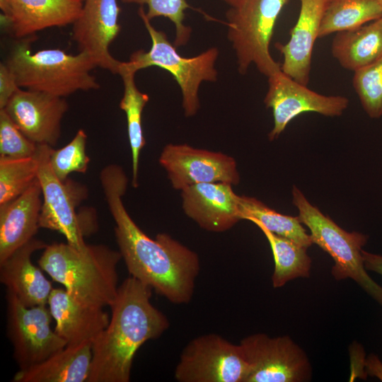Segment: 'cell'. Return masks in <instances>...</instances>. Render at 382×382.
<instances>
[{"instance_id": "6da1fadb", "label": "cell", "mask_w": 382, "mask_h": 382, "mask_svg": "<svg viewBox=\"0 0 382 382\" xmlns=\"http://www.w3.org/2000/svg\"><path fill=\"white\" fill-rule=\"evenodd\" d=\"M100 180L115 222L119 251L130 276L173 303H189L200 271L197 254L167 233L153 239L135 224L122 202L128 179L122 167L107 166Z\"/></svg>"}, {"instance_id": "7a4b0ae2", "label": "cell", "mask_w": 382, "mask_h": 382, "mask_svg": "<svg viewBox=\"0 0 382 382\" xmlns=\"http://www.w3.org/2000/svg\"><path fill=\"white\" fill-rule=\"evenodd\" d=\"M152 290L132 276L119 286L109 323L92 343L87 382H129L137 350L168 329L167 316L151 302Z\"/></svg>"}, {"instance_id": "3957f363", "label": "cell", "mask_w": 382, "mask_h": 382, "mask_svg": "<svg viewBox=\"0 0 382 382\" xmlns=\"http://www.w3.org/2000/svg\"><path fill=\"white\" fill-rule=\"evenodd\" d=\"M120 251L105 245L78 249L67 242L47 245L38 260L40 267L62 284L77 300L93 306H110L119 286Z\"/></svg>"}, {"instance_id": "277c9868", "label": "cell", "mask_w": 382, "mask_h": 382, "mask_svg": "<svg viewBox=\"0 0 382 382\" xmlns=\"http://www.w3.org/2000/svg\"><path fill=\"white\" fill-rule=\"evenodd\" d=\"M35 40H17L5 62L21 88L62 98L100 88L91 74L96 65L87 53L71 54L58 48L33 52Z\"/></svg>"}, {"instance_id": "5b68a950", "label": "cell", "mask_w": 382, "mask_h": 382, "mask_svg": "<svg viewBox=\"0 0 382 382\" xmlns=\"http://www.w3.org/2000/svg\"><path fill=\"white\" fill-rule=\"evenodd\" d=\"M292 203L300 221L308 227L313 243L328 253L334 260L331 274L336 280L351 279L382 306V286L368 274L361 250L369 236L359 231H347L337 225L318 207L312 204L295 185L291 190Z\"/></svg>"}, {"instance_id": "8992f818", "label": "cell", "mask_w": 382, "mask_h": 382, "mask_svg": "<svg viewBox=\"0 0 382 382\" xmlns=\"http://www.w3.org/2000/svg\"><path fill=\"white\" fill-rule=\"evenodd\" d=\"M138 14L146 28L151 47L148 52L139 50L132 54L125 66L136 73L149 66H158L173 76L182 93V105L186 117L194 116L199 108V89L204 81L214 82L218 72L215 67L219 50L211 47L192 57H184L168 40L166 33L156 29L142 6Z\"/></svg>"}, {"instance_id": "52a82bcc", "label": "cell", "mask_w": 382, "mask_h": 382, "mask_svg": "<svg viewBox=\"0 0 382 382\" xmlns=\"http://www.w3.org/2000/svg\"><path fill=\"white\" fill-rule=\"evenodd\" d=\"M289 1L243 0L226 12L227 37L241 74L253 64L267 77L281 70L270 54V44L278 16Z\"/></svg>"}, {"instance_id": "ba28073f", "label": "cell", "mask_w": 382, "mask_h": 382, "mask_svg": "<svg viewBox=\"0 0 382 382\" xmlns=\"http://www.w3.org/2000/svg\"><path fill=\"white\" fill-rule=\"evenodd\" d=\"M52 149L47 144H37L35 153L43 197L39 226L62 233L69 244L83 249L87 245L84 237L96 227L93 218H85L75 210L86 192L81 185L68 180L62 182L56 176L50 163Z\"/></svg>"}, {"instance_id": "9c48e42d", "label": "cell", "mask_w": 382, "mask_h": 382, "mask_svg": "<svg viewBox=\"0 0 382 382\" xmlns=\"http://www.w3.org/2000/svg\"><path fill=\"white\" fill-rule=\"evenodd\" d=\"M248 364L239 344L216 333L198 336L182 351L174 377L179 382H245Z\"/></svg>"}, {"instance_id": "30bf717a", "label": "cell", "mask_w": 382, "mask_h": 382, "mask_svg": "<svg viewBox=\"0 0 382 382\" xmlns=\"http://www.w3.org/2000/svg\"><path fill=\"white\" fill-rule=\"evenodd\" d=\"M6 331L20 370L46 360L66 346L51 328L53 318L46 306L27 307L6 290Z\"/></svg>"}, {"instance_id": "8fae6325", "label": "cell", "mask_w": 382, "mask_h": 382, "mask_svg": "<svg viewBox=\"0 0 382 382\" xmlns=\"http://www.w3.org/2000/svg\"><path fill=\"white\" fill-rule=\"evenodd\" d=\"M239 345L248 366L245 382L311 381L310 360L289 336L255 333L242 339Z\"/></svg>"}, {"instance_id": "7c38bea8", "label": "cell", "mask_w": 382, "mask_h": 382, "mask_svg": "<svg viewBox=\"0 0 382 382\" xmlns=\"http://www.w3.org/2000/svg\"><path fill=\"white\" fill-rule=\"evenodd\" d=\"M268 78V89L264 98L272 109L274 126L268 134L270 141L277 139L288 124L304 112H316L325 117H338L349 105L343 96H325L309 89L286 75L282 70Z\"/></svg>"}, {"instance_id": "4fadbf2b", "label": "cell", "mask_w": 382, "mask_h": 382, "mask_svg": "<svg viewBox=\"0 0 382 382\" xmlns=\"http://www.w3.org/2000/svg\"><path fill=\"white\" fill-rule=\"evenodd\" d=\"M159 163L166 170L173 187L176 190L205 183L236 185L240 181L233 158L187 144H167L161 151Z\"/></svg>"}, {"instance_id": "5bb4252c", "label": "cell", "mask_w": 382, "mask_h": 382, "mask_svg": "<svg viewBox=\"0 0 382 382\" xmlns=\"http://www.w3.org/2000/svg\"><path fill=\"white\" fill-rule=\"evenodd\" d=\"M120 11L117 0H83L81 14L72 24L71 36L79 51L87 53L96 67L113 74H118L122 62L110 52L120 32Z\"/></svg>"}, {"instance_id": "9a60e30c", "label": "cell", "mask_w": 382, "mask_h": 382, "mask_svg": "<svg viewBox=\"0 0 382 382\" xmlns=\"http://www.w3.org/2000/svg\"><path fill=\"white\" fill-rule=\"evenodd\" d=\"M69 108L64 98L20 88L4 108L18 129L37 144L55 146Z\"/></svg>"}, {"instance_id": "2e32d148", "label": "cell", "mask_w": 382, "mask_h": 382, "mask_svg": "<svg viewBox=\"0 0 382 382\" xmlns=\"http://www.w3.org/2000/svg\"><path fill=\"white\" fill-rule=\"evenodd\" d=\"M83 4V0H0L1 21L12 37L21 40L73 24Z\"/></svg>"}, {"instance_id": "e0dca14e", "label": "cell", "mask_w": 382, "mask_h": 382, "mask_svg": "<svg viewBox=\"0 0 382 382\" xmlns=\"http://www.w3.org/2000/svg\"><path fill=\"white\" fill-rule=\"evenodd\" d=\"M181 196L185 214L206 231L224 232L243 220L239 195L231 184H195L182 190Z\"/></svg>"}, {"instance_id": "ac0fdd59", "label": "cell", "mask_w": 382, "mask_h": 382, "mask_svg": "<svg viewBox=\"0 0 382 382\" xmlns=\"http://www.w3.org/2000/svg\"><path fill=\"white\" fill-rule=\"evenodd\" d=\"M328 0H300L297 21L285 44L274 46L283 56L281 70L296 81L307 86L310 79L314 43L319 37L321 20Z\"/></svg>"}, {"instance_id": "d6986e66", "label": "cell", "mask_w": 382, "mask_h": 382, "mask_svg": "<svg viewBox=\"0 0 382 382\" xmlns=\"http://www.w3.org/2000/svg\"><path fill=\"white\" fill-rule=\"evenodd\" d=\"M47 305L56 322L54 331L66 345L93 343L110 321L103 308L86 304L65 289H52Z\"/></svg>"}, {"instance_id": "ffe728a7", "label": "cell", "mask_w": 382, "mask_h": 382, "mask_svg": "<svg viewBox=\"0 0 382 382\" xmlns=\"http://www.w3.org/2000/svg\"><path fill=\"white\" fill-rule=\"evenodd\" d=\"M47 245L33 238L0 263V281L27 307L47 305L51 282L31 260L32 255Z\"/></svg>"}, {"instance_id": "44dd1931", "label": "cell", "mask_w": 382, "mask_h": 382, "mask_svg": "<svg viewBox=\"0 0 382 382\" xmlns=\"http://www.w3.org/2000/svg\"><path fill=\"white\" fill-rule=\"evenodd\" d=\"M42 189L37 178L21 195L0 204V263L33 239L40 228Z\"/></svg>"}, {"instance_id": "7402d4cb", "label": "cell", "mask_w": 382, "mask_h": 382, "mask_svg": "<svg viewBox=\"0 0 382 382\" xmlns=\"http://www.w3.org/2000/svg\"><path fill=\"white\" fill-rule=\"evenodd\" d=\"M92 360V343L66 345L42 362L20 370L13 382H87Z\"/></svg>"}, {"instance_id": "603a6c76", "label": "cell", "mask_w": 382, "mask_h": 382, "mask_svg": "<svg viewBox=\"0 0 382 382\" xmlns=\"http://www.w3.org/2000/svg\"><path fill=\"white\" fill-rule=\"evenodd\" d=\"M332 57L354 72L382 57V17L353 30L336 33L331 44Z\"/></svg>"}, {"instance_id": "cb8c5ba5", "label": "cell", "mask_w": 382, "mask_h": 382, "mask_svg": "<svg viewBox=\"0 0 382 382\" xmlns=\"http://www.w3.org/2000/svg\"><path fill=\"white\" fill-rule=\"evenodd\" d=\"M136 72L127 68L122 62L118 74L120 75L124 86V93L120 103V108L126 115L127 133L132 152V180L134 187L138 186V170L140 152L146 144L141 126V115L144 107L149 100L147 94L140 91L137 87L134 77Z\"/></svg>"}, {"instance_id": "d4e9b609", "label": "cell", "mask_w": 382, "mask_h": 382, "mask_svg": "<svg viewBox=\"0 0 382 382\" xmlns=\"http://www.w3.org/2000/svg\"><path fill=\"white\" fill-rule=\"evenodd\" d=\"M267 238L273 254L274 269L272 275L274 288L284 286L296 278H308L312 260L307 248L285 237L278 236L256 224Z\"/></svg>"}, {"instance_id": "484cf974", "label": "cell", "mask_w": 382, "mask_h": 382, "mask_svg": "<svg viewBox=\"0 0 382 382\" xmlns=\"http://www.w3.org/2000/svg\"><path fill=\"white\" fill-rule=\"evenodd\" d=\"M381 17L382 7L378 0H328L319 37L356 29Z\"/></svg>"}, {"instance_id": "4316f807", "label": "cell", "mask_w": 382, "mask_h": 382, "mask_svg": "<svg viewBox=\"0 0 382 382\" xmlns=\"http://www.w3.org/2000/svg\"><path fill=\"white\" fill-rule=\"evenodd\" d=\"M242 219L259 224L278 236L287 238L308 248L313 243L298 216L277 212L255 197L239 196Z\"/></svg>"}, {"instance_id": "83f0119b", "label": "cell", "mask_w": 382, "mask_h": 382, "mask_svg": "<svg viewBox=\"0 0 382 382\" xmlns=\"http://www.w3.org/2000/svg\"><path fill=\"white\" fill-rule=\"evenodd\" d=\"M38 160L0 158V204L23 193L37 178Z\"/></svg>"}, {"instance_id": "f1b7e54d", "label": "cell", "mask_w": 382, "mask_h": 382, "mask_svg": "<svg viewBox=\"0 0 382 382\" xmlns=\"http://www.w3.org/2000/svg\"><path fill=\"white\" fill-rule=\"evenodd\" d=\"M352 84L361 107L372 119L382 117V57L354 72Z\"/></svg>"}, {"instance_id": "f546056e", "label": "cell", "mask_w": 382, "mask_h": 382, "mask_svg": "<svg viewBox=\"0 0 382 382\" xmlns=\"http://www.w3.org/2000/svg\"><path fill=\"white\" fill-rule=\"evenodd\" d=\"M87 135L82 129H79L72 140L64 147L52 149L50 163L56 176L62 182L73 173H84L88 169L90 158L86 154Z\"/></svg>"}, {"instance_id": "4dcf8cb0", "label": "cell", "mask_w": 382, "mask_h": 382, "mask_svg": "<svg viewBox=\"0 0 382 382\" xmlns=\"http://www.w3.org/2000/svg\"><path fill=\"white\" fill-rule=\"evenodd\" d=\"M125 4L146 5V17L152 20L156 17L168 18L175 27V47L185 45L190 40L192 29L183 23L185 11L190 8L187 0H121Z\"/></svg>"}, {"instance_id": "1f68e13d", "label": "cell", "mask_w": 382, "mask_h": 382, "mask_svg": "<svg viewBox=\"0 0 382 382\" xmlns=\"http://www.w3.org/2000/svg\"><path fill=\"white\" fill-rule=\"evenodd\" d=\"M37 144L28 139L4 109H0V158L20 159L35 156Z\"/></svg>"}, {"instance_id": "d6a6232c", "label": "cell", "mask_w": 382, "mask_h": 382, "mask_svg": "<svg viewBox=\"0 0 382 382\" xmlns=\"http://www.w3.org/2000/svg\"><path fill=\"white\" fill-rule=\"evenodd\" d=\"M6 64H0V109H4L10 98L20 89Z\"/></svg>"}, {"instance_id": "836d02e7", "label": "cell", "mask_w": 382, "mask_h": 382, "mask_svg": "<svg viewBox=\"0 0 382 382\" xmlns=\"http://www.w3.org/2000/svg\"><path fill=\"white\" fill-rule=\"evenodd\" d=\"M361 255L366 270L382 276V255L364 249L361 250Z\"/></svg>"}, {"instance_id": "e575fe53", "label": "cell", "mask_w": 382, "mask_h": 382, "mask_svg": "<svg viewBox=\"0 0 382 382\" xmlns=\"http://www.w3.org/2000/svg\"><path fill=\"white\" fill-rule=\"evenodd\" d=\"M365 370L368 376L382 381V361L376 354L371 353L366 357Z\"/></svg>"}, {"instance_id": "d590c367", "label": "cell", "mask_w": 382, "mask_h": 382, "mask_svg": "<svg viewBox=\"0 0 382 382\" xmlns=\"http://www.w3.org/2000/svg\"><path fill=\"white\" fill-rule=\"evenodd\" d=\"M225 3L230 6V7H235L238 6L243 0H223Z\"/></svg>"}, {"instance_id": "8d00e7d4", "label": "cell", "mask_w": 382, "mask_h": 382, "mask_svg": "<svg viewBox=\"0 0 382 382\" xmlns=\"http://www.w3.org/2000/svg\"><path fill=\"white\" fill-rule=\"evenodd\" d=\"M378 1H379L380 4H381V6L382 7V0H378Z\"/></svg>"}, {"instance_id": "74e56055", "label": "cell", "mask_w": 382, "mask_h": 382, "mask_svg": "<svg viewBox=\"0 0 382 382\" xmlns=\"http://www.w3.org/2000/svg\"></svg>"}]
</instances>
